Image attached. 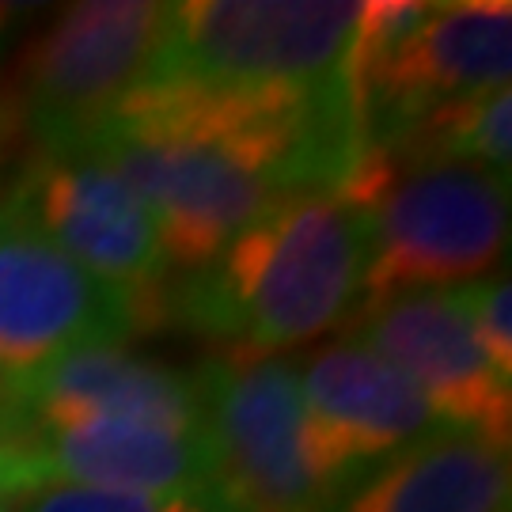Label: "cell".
I'll return each mask as SVG.
<instances>
[{"instance_id":"obj_1","label":"cell","mask_w":512,"mask_h":512,"mask_svg":"<svg viewBox=\"0 0 512 512\" xmlns=\"http://www.w3.org/2000/svg\"><path fill=\"white\" fill-rule=\"evenodd\" d=\"M365 220L338 190H304L255 220L179 289L167 315L228 342V353L281 357L342 327L361 300Z\"/></svg>"},{"instance_id":"obj_2","label":"cell","mask_w":512,"mask_h":512,"mask_svg":"<svg viewBox=\"0 0 512 512\" xmlns=\"http://www.w3.org/2000/svg\"><path fill=\"white\" fill-rule=\"evenodd\" d=\"M357 19L353 0H183L141 84L266 103L349 99Z\"/></svg>"},{"instance_id":"obj_3","label":"cell","mask_w":512,"mask_h":512,"mask_svg":"<svg viewBox=\"0 0 512 512\" xmlns=\"http://www.w3.org/2000/svg\"><path fill=\"white\" fill-rule=\"evenodd\" d=\"M338 194L365 220L357 304L486 277L509 243V175L494 167L391 160L365 148Z\"/></svg>"},{"instance_id":"obj_4","label":"cell","mask_w":512,"mask_h":512,"mask_svg":"<svg viewBox=\"0 0 512 512\" xmlns=\"http://www.w3.org/2000/svg\"><path fill=\"white\" fill-rule=\"evenodd\" d=\"M198 376L213 456L217 512H334L346 486L327 459L300 399L293 357L220 353Z\"/></svg>"},{"instance_id":"obj_5","label":"cell","mask_w":512,"mask_h":512,"mask_svg":"<svg viewBox=\"0 0 512 512\" xmlns=\"http://www.w3.org/2000/svg\"><path fill=\"white\" fill-rule=\"evenodd\" d=\"M167 19L156 0H80L19 50L8 99L35 152L84 145L141 88Z\"/></svg>"},{"instance_id":"obj_6","label":"cell","mask_w":512,"mask_h":512,"mask_svg":"<svg viewBox=\"0 0 512 512\" xmlns=\"http://www.w3.org/2000/svg\"><path fill=\"white\" fill-rule=\"evenodd\" d=\"M8 205L122 296L137 330L156 327L167 315L171 266L160 228L148 205L103 160L88 152H35Z\"/></svg>"},{"instance_id":"obj_7","label":"cell","mask_w":512,"mask_h":512,"mask_svg":"<svg viewBox=\"0 0 512 512\" xmlns=\"http://www.w3.org/2000/svg\"><path fill=\"white\" fill-rule=\"evenodd\" d=\"M512 4H433L429 19L384 54L349 61V103L357 141L380 148L414 118L471 95L509 88Z\"/></svg>"},{"instance_id":"obj_8","label":"cell","mask_w":512,"mask_h":512,"mask_svg":"<svg viewBox=\"0 0 512 512\" xmlns=\"http://www.w3.org/2000/svg\"><path fill=\"white\" fill-rule=\"evenodd\" d=\"M349 338L399 368L444 429L509 452L512 380L497 372L452 289H410L357 304Z\"/></svg>"},{"instance_id":"obj_9","label":"cell","mask_w":512,"mask_h":512,"mask_svg":"<svg viewBox=\"0 0 512 512\" xmlns=\"http://www.w3.org/2000/svg\"><path fill=\"white\" fill-rule=\"evenodd\" d=\"M129 334H137V319L126 300L57 251L23 213L0 205V387Z\"/></svg>"},{"instance_id":"obj_10","label":"cell","mask_w":512,"mask_h":512,"mask_svg":"<svg viewBox=\"0 0 512 512\" xmlns=\"http://www.w3.org/2000/svg\"><path fill=\"white\" fill-rule=\"evenodd\" d=\"M84 421H141L205 433L202 387L190 372L118 346L80 349L4 387L0 429L8 437H42Z\"/></svg>"},{"instance_id":"obj_11","label":"cell","mask_w":512,"mask_h":512,"mask_svg":"<svg viewBox=\"0 0 512 512\" xmlns=\"http://www.w3.org/2000/svg\"><path fill=\"white\" fill-rule=\"evenodd\" d=\"M296 384L319 452L346 490L376 463L444 429L418 387L353 338L327 342L296 361Z\"/></svg>"},{"instance_id":"obj_12","label":"cell","mask_w":512,"mask_h":512,"mask_svg":"<svg viewBox=\"0 0 512 512\" xmlns=\"http://www.w3.org/2000/svg\"><path fill=\"white\" fill-rule=\"evenodd\" d=\"M4 433V429H0ZM19 490L46 482L209 497L213 456L205 433L141 421H84L42 437H12Z\"/></svg>"},{"instance_id":"obj_13","label":"cell","mask_w":512,"mask_h":512,"mask_svg":"<svg viewBox=\"0 0 512 512\" xmlns=\"http://www.w3.org/2000/svg\"><path fill=\"white\" fill-rule=\"evenodd\" d=\"M509 452L440 429L376 463L334 512H509Z\"/></svg>"},{"instance_id":"obj_14","label":"cell","mask_w":512,"mask_h":512,"mask_svg":"<svg viewBox=\"0 0 512 512\" xmlns=\"http://www.w3.org/2000/svg\"><path fill=\"white\" fill-rule=\"evenodd\" d=\"M512 95L509 88L471 95L414 118L376 152L391 160H433V164H478L509 175L512 148Z\"/></svg>"},{"instance_id":"obj_15","label":"cell","mask_w":512,"mask_h":512,"mask_svg":"<svg viewBox=\"0 0 512 512\" xmlns=\"http://www.w3.org/2000/svg\"><path fill=\"white\" fill-rule=\"evenodd\" d=\"M12 512H217L209 497L194 494H137V490H103L46 482L8 497Z\"/></svg>"},{"instance_id":"obj_16","label":"cell","mask_w":512,"mask_h":512,"mask_svg":"<svg viewBox=\"0 0 512 512\" xmlns=\"http://www.w3.org/2000/svg\"><path fill=\"white\" fill-rule=\"evenodd\" d=\"M452 293L459 296V304L467 311L471 327H475L482 349L490 353V361L497 372H505L512 380V293L505 277H475L452 285Z\"/></svg>"},{"instance_id":"obj_17","label":"cell","mask_w":512,"mask_h":512,"mask_svg":"<svg viewBox=\"0 0 512 512\" xmlns=\"http://www.w3.org/2000/svg\"><path fill=\"white\" fill-rule=\"evenodd\" d=\"M19 478H16V448L8 433H0V497H16Z\"/></svg>"},{"instance_id":"obj_18","label":"cell","mask_w":512,"mask_h":512,"mask_svg":"<svg viewBox=\"0 0 512 512\" xmlns=\"http://www.w3.org/2000/svg\"><path fill=\"white\" fill-rule=\"evenodd\" d=\"M16 110H12V99H8V88H0V148L12 141V129H16Z\"/></svg>"},{"instance_id":"obj_19","label":"cell","mask_w":512,"mask_h":512,"mask_svg":"<svg viewBox=\"0 0 512 512\" xmlns=\"http://www.w3.org/2000/svg\"><path fill=\"white\" fill-rule=\"evenodd\" d=\"M0 512H12V505H8V497H0Z\"/></svg>"},{"instance_id":"obj_20","label":"cell","mask_w":512,"mask_h":512,"mask_svg":"<svg viewBox=\"0 0 512 512\" xmlns=\"http://www.w3.org/2000/svg\"><path fill=\"white\" fill-rule=\"evenodd\" d=\"M0 414H4V387H0Z\"/></svg>"}]
</instances>
